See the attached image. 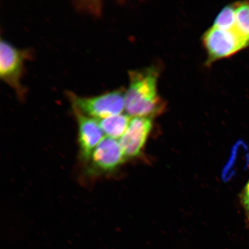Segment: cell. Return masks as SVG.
I'll use <instances>...</instances> for the list:
<instances>
[{
  "mask_svg": "<svg viewBox=\"0 0 249 249\" xmlns=\"http://www.w3.org/2000/svg\"><path fill=\"white\" fill-rule=\"evenodd\" d=\"M102 131L109 138H121L128 128L130 117L128 115L119 114L99 120Z\"/></svg>",
  "mask_w": 249,
  "mask_h": 249,
  "instance_id": "8",
  "label": "cell"
},
{
  "mask_svg": "<svg viewBox=\"0 0 249 249\" xmlns=\"http://www.w3.org/2000/svg\"><path fill=\"white\" fill-rule=\"evenodd\" d=\"M236 23L235 4L229 5L223 8L214 21L213 27L218 29L234 30Z\"/></svg>",
  "mask_w": 249,
  "mask_h": 249,
  "instance_id": "10",
  "label": "cell"
},
{
  "mask_svg": "<svg viewBox=\"0 0 249 249\" xmlns=\"http://www.w3.org/2000/svg\"><path fill=\"white\" fill-rule=\"evenodd\" d=\"M157 68L149 67L129 71V87L124 95V109L129 116L152 118L164 110L159 95Z\"/></svg>",
  "mask_w": 249,
  "mask_h": 249,
  "instance_id": "1",
  "label": "cell"
},
{
  "mask_svg": "<svg viewBox=\"0 0 249 249\" xmlns=\"http://www.w3.org/2000/svg\"><path fill=\"white\" fill-rule=\"evenodd\" d=\"M241 202L242 207L244 208L248 222L249 224V179L242 192Z\"/></svg>",
  "mask_w": 249,
  "mask_h": 249,
  "instance_id": "11",
  "label": "cell"
},
{
  "mask_svg": "<svg viewBox=\"0 0 249 249\" xmlns=\"http://www.w3.org/2000/svg\"><path fill=\"white\" fill-rule=\"evenodd\" d=\"M152 129L151 118L134 117L119 142L126 158L138 157L141 154Z\"/></svg>",
  "mask_w": 249,
  "mask_h": 249,
  "instance_id": "5",
  "label": "cell"
},
{
  "mask_svg": "<svg viewBox=\"0 0 249 249\" xmlns=\"http://www.w3.org/2000/svg\"><path fill=\"white\" fill-rule=\"evenodd\" d=\"M79 125V142L81 154L83 159L89 160L92 152L102 139V131L99 121L95 118L87 116L73 107Z\"/></svg>",
  "mask_w": 249,
  "mask_h": 249,
  "instance_id": "6",
  "label": "cell"
},
{
  "mask_svg": "<svg viewBox=\"0 0 249 249\" xmlns=\"http://www.w3.org/2000/svg\"><path fill=\"white\" fill-rule=\"evenodd\" d=\"M235 30L249 43V2L235 3Z\"/></svg>",
  "mask_w": 249,
  "mask_h": 249,
  "instance_id": "9",
  "label": "cell"
},
{
  "mask_svg": "<svg viewBox=\"0 0 249 249\" xmlns=\"http://www.w3.org/2000/svg\"><path fill=\"white\" fill-rule=\"evenodd\" d=\"M208 54V63L231 57L249 46V43L234 30H225L213 27L202 37Z\"/></svg>",
  "mask_w": 249,
  "mask_h": 249,
  "instance_id": "2",
  "label": "cell"
},
{
  "mask_svg": "<svg viewBox=\"0 0 249 249\" xmlns=\"http://www.w3.org/2000/svg\"><path fill=\"white\" fill-rule=\"evenodd\" d=\"M29 52L20 51L1 39L0 45V77L8 84L20 98L24 96V89L20 85L24 61L29 57Z\"/></svg>",
  "mask_w": 249,
  "mask_h": 249,
  "instance_id": "4",
  "label": "cell"
},
{
  "mask_svg": "<svg viewBox=\"0 0 249 249\" xmlns=\"http://www.w3.org/2000/svg\"><path fill=\"white\" fill-rule=\"evenodd\" d=\"M124 95L117 90L92 98H81L73 93L70 97L73 107L99 120L121 114L124 108Z\"/></svg>",
  "mask_w": 249,
  "mask_h": 249,
  "instance_id": "3",
  "label": "cell"
},
{
  "mask_svg": "<svg viewBox=\"0 0 249 249\" xmlns=\"http://www.w3.org/2000/svg\"><path fill=\"white\" fill-rule=\"evenodd\" d=\"M91 156L93 166L104 171L114 170L126 159L120 142L109 137L102 139Z\"/></svg>",
  "mask_w": 249,
  "mask_h": 249,
  "instance_id": "7",
  "label": "cell"
}]
</instances>
